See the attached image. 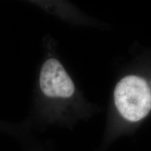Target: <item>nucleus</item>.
Instances as JSON below:
<instances>
[{
	"label": "nucleus",
	"mask_w": 151,
	"mask_h": 151,
	"mask_svg": "<svg viewBox=\"0 0 151 151\" xmlns=\"http://www.w3.org/2000/svg\"><path fill=\"white\" fill-rule=\"evenodd\" d=\"M111 116L120 123L134 125L151 113V53L142 52L118 77L111 98Z\"/></svg>",
	"instance_id": "obj_1"
},
{
	"label": "nucleus",
	"mask_w": 151,
	"mask_h": 151,
	"mask_svg": "<svg viewBox=\"0 0 151 151\" xmlns=\"http://www.w3.org/2000/svg\"><path fill=\"white\" fill-rule=\"evenodd\" d=\"M39 88L47 99L56 103L61 110L78 107L79 96L74 82L59 60L49 58L39 73Z\"/></svg>",
	"instance_id": "obj_2"
}]
</instances>
